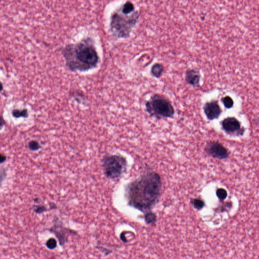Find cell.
I'll use <instances>...</instances> for the list:
<instances>
[{
	"label": "cell",
	"mask_w": 259,
	"mask_h": 259,
	"mask_svg": "<svg viewBox=\"0 0 259 259\" xmlns=\"http://www.w3.org/2000/svg\"><path fill=\"white\" fill-rule=\"evenodd\" d=\"M201 75L198 70L188 69L185 72V80L188 84L194 87H199L200 85Z\"/></svg>",
	"instance_id": "cell-8"
},
{
	"label": "cell",
	"mask_w": 259,
	"mask_h": 259,
	"mask_svg": "<svg viewBox=\"0 0 259 259\" xmlns=\"http://www.w3.org/2000/svg\"><path fill=\"white\" fill-rule=\"evenodd\" d=\"M204 110L207 118L210 120L218 118L221 113L219 105L215 101L206 103L204 106Z\"/></svg>",
	"instance_id": "cell-7"
},
{
	"label": "cell",
	"mask_w": 259,
	"mask_h": 259,
	"mask_svg": "<svg viewBox=\"0 0 259 259\" xmlns=\"http://www.w3.org/2000/svg\"><path fill=\"white\" fill-rule=\"evenodd\" d=\"M13 117L18 118L20 117H27L28 115V111L26 109H23L22 111L19 110H14L12 111Z\"/></svg>",
	"instance_id": "cell-12"
},
{
	"label": "cell",
	"mask_w": 259,
	"mask_h": 259,
	"mask_svg": "<svg viewBox=\"0 0 259 259\" xmlns=\"http://www.w3.org/2000/svg\"><path fill=\"white\" fill-rule=\"evenodd\" d=\"M222 126L226 131L231 133L239 130L241 127L239 121L234 118H228L225 119L223 121Z\"/></svg>",
	"instance_id": "cell-9"
},
{
	"label": "cell",
	"mask_w": 259,
	"mask_h": 259,
	"mask_svg": "<svg viewBox=\"0 0 259 259\" xmlns=\"http://www.w3.org/2000/svg\"><path fill=\"white\" fill-rule=\"evenodd\" d=\"M216 193L218 198L221 200H224L227 197V192L224 189H219L217 191Z\"/></svg>",
	"instance_id": "cell-17"
},
{
	"label": "cell",
	"mask_w": 259,
	"mask_h": 259,
	"mask_svg": "<svg viewBox=\"0 0 259 259\" xmlns=\"http://www.w3.org/2000/svg\"><path fill=\"white\" fill-rule=\"evenodd\" d=\"M1 163H3V161H5V160H6V157H5V155H1Z\"/></svg>",
	"instance_id": "cell-20"
},
{
	"label": "cell",
	"mask_w": 259,
	"mask_h": 259,
	"mask_svg": "<svg viewBox=\"0 0 259 259\" xmlns=\"http://www.w3.org/2000/svg\"><path fill=\"white\" fill-rule=\"evenodd\" d=\"M161 188L160 175L156 172H149L128 184L125 195L129 205L144 212L157 204Z\"/></svg>",
	"instance_id": "cell-1"
},
{
	"label": "cell",
	"mask_w": 259,
	"mask_h": 259,
	"mask_svg": "<svg viewBox=\"0 0 259 259\" xmlns=\"http://www.w3.org/2000/svg\"><path fill=\"white\" fill-rule=\"evenodd\" d=\"M67 66L72 71H86L95 68L99 61L96 51L87 41L66 46L63 51Z\"/></svg>",
	"instance_id": "cell-2"
},
{
	"label": "cell",
	"mask_w": 259,
	"mask_h": 259,
	"mask_svg": "<svg viewBox=\"0 0 259 259\" xmlns=\"http://www.w3.org/2000/svg\"><path fill=\"white\" fill-rule=\"evenodd\" d=\"M28 147L31 150L33 151H36L41 148V146L38 142L35 140H32L29 142L28 143Z\"/></svg>",
	"instance_id": "cell-16"
},
{
	"label": "cell",
	"mask_w": 259,
	"mask_h": 259,
	"mask_svg": "<svg viewBox=\"0 0 259 259\" xmlns=\"http://www.w3.org/2000/svg\"><path fill=\"white\" fill-rule=\"evenodd\" d=\"M120 9L121 12L125 14L129 15L136 11L135 6L132 2L127 1L120 8Z\"/></svg>",
	"instance_id": "cell-11"
},
{
	"label": "cell",
	"mask_w": 259,
	"mask_h": 259,
	"mask_svg": "<svg viewBox=\"0 0 259 259\" xmlns=\"http://www.w3.org/2000/svg\"><path fill=\"white\" fill-rule=\"evenodd\" d=\"M155 219V216L154 214L152 213H149L146 215L145 219L147 222H151Z\"/></svg>",
	"instance_id": "cell-19"
},
{
	"label": "cell",
	"mask_w": 259,
	"mask_h": 259,
	"mask_svg": "<svg viewBox=\"0 0 259 259\" xmlns=\"http://www.w3.org/2000/svg\"><path fill=\"white\" fill-rule=\"evenodd\" d=\"M205 150L209 155L215 158L224 159L228 156L227 149L222 144L216 142L209 143Z\"/></svg>",
	"instance_id": "cell-6"
},
{
	"label": "cell",
	"mask_w": 259,
	"mask_h": 259,
	"mask_svg": "<svg viewBox=\"0 0 259 259\" xmlns=\"http://www.w3.org/2000/svg\"><path fill=\"white\" fill-rule=\"evenodd\" d=\"M140 13L136 11L132 14L127 15L121 12L120 9L112 14L111 17V32L118 38H127L130 35L139 18Z\"/></svg>",
	"instance_id": "cell-3"
},
{
	"label": "cell",
	"mask_w": 259,
	"mask_h": 259,
	"mask_svg": "<svg viewBox=\"0 0 259 259\" xmlns=\"http://www.w3.org/2000/svg\"><path fill=\"white\" fill-rule=\"evenodd\" d=\"M222 102L224 105L227 108H232L233 105V100L230 97L226 96L222 99Z\"/></svg>",
	"instance_id": "cell-14"
},
{
	"label": "cell",
	"mask_w": 259,
	"mask_h": 259,
	"mask_svg": "<svg viewBox=\"0 0 259 259\" xmlns=\"http://www.w3.org/2000/svg\"><path fill=\"white\" fill-rule=\"evenodd\" d=\"M191 203L195 208L198 210H201L202 209L204 205V201L198 198L192 199L191 201Z\"/></svg>",
	"instance_id": "cell-13"
},
{
	"label": "cell",
	"mask_w": 259,
	"mask_h": 259,
	"mask_svg": "<svg viewBox=\"0 0 259 259\" xmlns=\"http://www.w3.org/2000/svg\"><path fill=\"white\" fill-rule=\"evenodd\" d=\"M164 67L161 63H155L152 66L150 72L153 77L160 78L164 72Z\"/></svg>",
	"instance_id": "cell-10"
},
{
	"label": "cell",
	"mask_w": 259,
	"mask_h": 259,
	"mask_svg": "<svg viewBox=\"0 0 259 259\" xmlns=\"http://www.w3.org/2000/svg\"><path fill=\"white\" fill-rule=\"evenodd\" d=\"M103 168L105 175L110 179H117L126 172L127 161L124 157L112 155L105 157L103 160Z\"/></svg>",
	"instance_id": "cell-5"
},
{
	"label": "cell",
	"mask_w": 259,
	"mask_h": 259,
	"mask_svg": "<svg viewBox=\"0 0 259 259\" xmlns=\"http://www.w3.org/2000/svg\"><path fill=\"white\" fill-rule=\"evenodd\" d=\"M34 211L37 213L41 214L47 211L46 207L44 206H35L34 208Z\"/></svg>",
	"instance_id": "cell-18"
},
{
	"label": "cell",
	"mask_w": 259,
	"mask_h": 259,
	"mask_svg": "<svg viewBox=\"0 0 259 259\" xmlns=\"http://www.w3.org/2000/svg\"><path fill=\"white\" fill-rule=\"evenodd\" d=\"M46 245L48 247V248L51 250H53L56 248V247L57 246V241L55 239H54L53 238H51L48 239L46 242Z\"/></svg>",
	"instance_id": "cell-15"
},
{
	"label": "cell",
	"mask_w": 259,
	"mask_h": 259,
	"mask_svg": "<svg viewBox=\"0 0 259 259\" xmlns=\"http://www.w3.org/2000/svg\"><path fill=\"white\" fill-rule=\"evenodd\" d=\"M145 108L151 117L158 119L172 118L175 115V109L170 101L158 94L152 95L146 102Z\"/></svg>",
	"instance_id": "cell-4"
}]
</instances>
